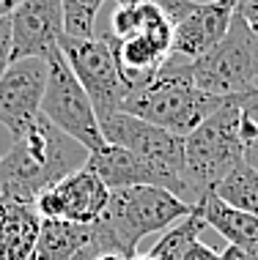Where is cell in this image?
I'll return each mask as SVG.
<instances>
[{"label": "cell", "mask_w": 258, "mask_h": 260, "mask_svg": "<svg viewBox=\"0 0 258 260\" xmlns=\"http://www.w3.org/2000/svg\"><path fill=\"white\" fill-rule=\"evenodd\" d=\"M88 151L61 129L39 118L25 135L14 137L11 151L0 159V200L36 206L47 189L85 167Z\"/></svg>", "instance_id": "1"}, {"label": "cell", "mask_w": 258, "mask_h": 260, "mask_svg": "<svg viewBox=\"0 0 258 260\" xmlns=\"http://www.w3.org/2000/svg\"><path fill=\"white\" fill-rule=\"evenodd\" d=\"M192 211L190 203L159 186L113 189L104 214L91 224V241L99 252H121L135 257L146 236L168 230Z\"/></svg>", "instance_id": "2"}, {"label": "cell", "mask_w": 258, "mask_h": 260, "mask_svg": "<svg viewBox=\"0 0 258 260\" xmlns=\"http://www.w3.org/2000/svg\"><path fill=\"white\" fill-rule=\"evenodd\" d=\"M225 99L209 96L206 90L195 85L192 77L187 74V60L170 55L165 60V66L146 85L127 93L121 112L140 118L146 123H154L176 137H187Z\"/></svg>", "instance_id": "3"}, {"label": "cell", "mask_w": 258, "mask_h": 260, "mask_svg": "<svg viewBox=\"0 0 258 260\" xmlns=\"http://www.w3.org/2000/svg\"><path fill=\"white\" fill-rule=\"evenodd\" d=\"M242 161H245L242 110L239 96H234L184 137V181L192 206L204 194L214 192L220 181Z\"/></svg>", "instance_id": "4"}, {"label": "cell", "mask_w": 258, "mask_h": 260, "mask_svg": "<svg viewBox=\"0 0 258 260\" xmlns=\"http://www.w3.org/2000/svg\"><path fill=\"white\" fill-rule=\"evenodd\" d=\"M187 74L200 90L217 99H234L253 90L258 77V39L236 11L225 39L198 60H187Z\"/></svg>", "instance_id": "5"}, {"label": "cell", "mask_w": 258, "mask_h": 260, "mask_svg": "<svg viewBox=\"0 0 258 260\" xmlns=\"http://www.w3.org/2000/svg\"><path fill=\"white\" fill-rule=\"evenodd\" d=\"M102 135L104 143L127 148L137 159H143L159 175L162 189L190 203V189L184 181V137H176L154 123L127 115V112H116L113 118H107L102 123Z\"/></svg>", "instance_id": "6"}, {"label": "cell", "mask_w": 258, "mask_h": 260, "mask_svg": "<svg viewBox=\"0 0 258 260\" xmlns=\"http://www.w3.org/2000/svg\"><path fill=\"white\" fill-rule=\"evenodd\" d=\"M58 47L72 74L77 77V82L94 104L99 126L107 118H113L116 112H121V104L127 99V85H124L121 72H118L107 33L94 39H74L69 33H61Z\"/></svg>", "instance_id": "7"}, {"label": "cell", "mask_w": 258, "mask_h": 260, "mask_svg": "<svg viewBox=\"0 0 258 260\" xmlns=\"http://www.w3.org/2000/svg\"><path fill=\"white\" fill-rule=\"evenodd\" d=\"M47 66H50V74H47L44 99H41V118H47L55 129H61L74 143H80L88 153L104 148L107 143H104L94 104L77 82V77L72 74L64 55L58 52L52 60H47Z\"/></svg>", "instance_id": "8"}, {"label": "cell", "mask_w": 258, "mask_h": 260, "mask_svg": "<svg viewBox=\"0 0 258 260\" xmlns=\"http://www.w3.org/2000/svg\"><path fill=\"white\" fill-rule=\"evenodd\" d=\"M47 60L25 58L6 69L0 77V126L14 137L25 135L41 118V99L47 88Z\"/></svg>", "instance_id": "9"}, {"label": "cell", "mask_w": 258, "mask_h": 260, "mask_svg": "<svg viewBox=\"0 0 258 260\" xmlns=\"http://www.w3.org/2000/svg\"><path fill=\"white\" fill-rule=\"evenodd\" d=\"M110 200V189L91 167H80L64 181H58L52 189L36 200L41 219H58L72 224H94L104 214Z\"/></svg>", "instance_id": "10"}, {"label": "cell", "mask_w": 258, "mask_h": 260, "mask_svg": "<svg viewBox=\"0 0 258 260\" xmlns=\"http://www.w3.org/2000/svg\"><path fill=\"white\" fill-rule=\"evenodd\" d=\"M11 19V63L25 58L52 60L61 52L58 36L64 30L61 0H19Z\"/></svg>", "instance_id": "11"}, {"label": "cell", "mask_w": 258, "mask_h": 260, "mask_svg": "<svg viewBox=\"0 0 258 260\" xmlns=\"http://www.w3.org/2000/svg\"><path fill=\"white\" fill-rule=\"evenodd\" d=\"M234 14H236V6L231 0H206V3H198L184 19H179L173 25L170 55L181 60L204 58L206 52H212L225 39Z\"/></svg>", "instance_id": "12"}, {"label": "cell", "mask_w": 258, "mask_h": 260, "mask_svg": "<svg viewBox=\"0 0 258 260\" xmlns=\"http://www.w3.org/2000/svg\"><path fill=\"white\" fill-rule=\"evenodd\" d=\"M85 165L104 181V186L110 192L113 189H129V186H159L162 189L159 175L143 159H137L132 151L118 148V145L107 143L104 148L88 153Z\"/></svg>", "instance_id": "13"}, {"label": "cell", "mask_w": 258, "mask_h": 260, "mask_svg": "<svg viewBox=\"0 0 258 260\" xmlns=\"http://www.w3.org/2000/svg\"><path fill=\"white\" fill-rule=\"evenodd\" d=\"M41 216L33 206L0 200V260H31Z\"/></svg>", "instance_id": "14"}, {"label": "cell", "mask_w": 258, "mask_h": 260, "mask_svg": "<svg viewBox=\"0 0 258 260\" xmlns=\"http://www.w3.org/2000/svg\"><path fill=\"white\" fill-rule=\"evenodd\" d=\"M107 39H110V47H113L121 80H124V85H127V93L146 85V82L165 66V60L170 58L168 52L159 50L154 41L146 39V36H132V39L118 41L107 33Z\"/></svg>", "instance_id": "15"}, {"label": "cell", "mask_w": 258, "mask_h": 260, "mask_svg": "<svg viewBox=\"0 0 258 260\" xmlns=\"http://www.w3.org/2000/svg\"><path fill=\"white\" fill-rule=\"evenodd\" d=\"M195 206L204 214L206 228H214L228 244L242 247V249H250L258 244V216H250L239 208H231L214 192L204 194Z\"/></svg>", "instance_id": "16"}, {"label": "cell", "mask_w": 258, "mask_h": 260, "mask_svg": "<svg viewBox=\"0 0 258 260\" xmlns=\"http://www.w3.org/2000/svg\"><path fill=\"white\" fill-rule=\"evenodd\" d=\"M91 241V224L41 219L31 260H72Z\"/></svg>", "instance_id": "17"}, {"label": "cell", "mask_w": 258, "mask_h": 260, "mask_svg": "<svg viewBox=\"0 0 258 260\" xmlns=\"http://www.w3.org/2000/svg\"><path fill=\"white\" fill-rule=\"evenodd\" d=\"M214 194L222 203H228L231 208H239L250 216H258V170L250 167L247 161L236 165L217 184Z\"/></svg>", "instance_id": "18"}, {"label": "cell", "mask_w": 258, "mask_h": 260, "mask_svg": "<svg viewBox=\"0 0 258 260\" xmlns=\"http://www.w3.org/2000/svg\"><path fill=\"white\" fill-rule=\"evenodd\" d=\"M204 228H206L204 214L198 211V206H192V211L184 216V219H179L173 228L165 230L162 238L151 247L149 255L154 260H181V255L198 241V236H200Z\"/></svg>", "instance_id": "19"}, {"label": "cell", "mask_w": 258, "mask_h": 260, "mask_svg": "<svg viewBox=\"0 0 258 260\" xmlns=\"http://www.w3.org/2000/svg\"><path fill=\"white\" fill-rule=\"evenodd\" d=\"M104 0H61L64 30L74 39H94V25Z\"/></svg>", "instance_id": "20"}, {"label": "cell", "mask_w": 258, "mask_h": 260, "mask_svg": "<svg viewBox=\"0 0 258 260\" xmlns=\"http://www.w3.org/2000/svg\"><path fill=\"white\" fill-rule=\"evenodd\" d=\"M242 110V140H245V161L258 170V88L239 96Z\"/></svg>", "instance_id": "21"}, {"label": "cell", "mask_w": 258, "mask_h": 260, "mask_svg": "<svg viewBox=\"0 0 258 260\" xmlns=\"http://www.w3.org/2000/svg\"><path fill=\"white\" fill-rule=\"evenodd\" d=\"M146 11H149V3L140 6H118L110 17V36L124 41L132 36H140L143 25H146Z\"/></svg>", "instance_id": "22"}, {"label": "cell", "mask_w": 258, "mask_h": 260, "mask_svg": "<svg viewBox=\"0 0 258 260\" xmlns=\"http://www.w3.org/2000/svg\"><path fill=\"white\" fill-rule=\"evenodd\" d=\"M116 3H118V6H140V3L157 6V9L162 11L173 25H176L179 19H184L187 14H190L195 6H198V0H116Z\"/></svg>", "instance_id": "23"}, {"label": "cell", "mask_w": 258, "mask_h": 260, "mask_svg": "<svg viewBox=\"0 0 258 260\" xmlns=\"http://www.w3.org/2000/svg\"><path fill=\"white\" fill-rule=\"evenodd\" d=\"M11 66V19H0V77Z\"/></svg>", "instance_id": "24"}, {"label": "cell", "mask_w": 258, "mask_h": 260, "mask_svg": "<svg viewBox=\"0 0 258 260\" xmlns=\"http://www.w3.org/2000/svg\"><path fill=\"white\" fill-rule=\"evenodd\" d=\"M181 260H220V252L214 249V247H209V244L195 241L192 247L181 255Z\"/></svg>", "instance_id": "25"}, {"label": "cell", "mask_w": 258, "mask_h": 260, "mask_svg": "<svg viewBox=\"0 0 258 260\" xmlns=\"http://www.w3.org/2000/svg\"><path fill=\"white\" fill-rule=\"evenodd\" d=\"M236 11L242 14V19H245L247 27L253 30V36L258 39V0H247V3H242Z\"/></svg>", "instance_id": "26"}, {"label": "cell", "mask_w": 258, "mask_h": 260, "mask_svg": "<svg viewBox=\"0 0 258 260\" xmlns=\"http://www.w3.org/2000/svg\"><path fill=\"white\" fill-rule=\"evenodd\" d=\"M220 260H253V257H250V252H247V249H242V247H234V244H228V247L220 252Z\"/></svg>", "instance_id": "27"}, {"label": "cell", "mask_w": 258, "mask_h": 260, "mask_svg": "<svg viewBox=\"0 0 258 260\" xmlns=\"http://www.w3.org/2000/svg\"><path fill=\"white\" fill-rule=\"evenodd\" d=\"M96 255H99V249L94 247V241H88L85 247H82V249L77 252V255L72 257V260H96Z\"/></svg>", "instance_id": "28"}, {"label": "cell", "mask_w": 258, "mask_h": 260, "mask_svg": "<svg viewBox=\"0 0 258 260\" xmlns=\"http://www.w3.org/2000/svg\"><path fill=\"white\" fill-rule=\"evenodd\" d=\"M17 3H19V0H0V19L9 17V14L17 9Z\"/></svg>", "instance_id": "29"}, {"label": "cell", "mask_w": 258, "mask_h": 260, "mask_svg": "<svg viewBox=\"0 0 258 260\" xmlns=\"http://www.w3.org/2000/svg\"><path fill=\"white\" fill-rule=\"evenodd\" d=\"M96 260H132V257L121 255V252H99V255H96Z\"/></svg>", "instance_id": "30"}, {"label": "cell", "mask_w": 258, "mask_h": 260, "mask_svg": "<svg viewBox=\"0 0 258 260\" xmlns=\"http://www.w3.org/2000/svg\"><path fill=\"white\" fill-rule=\"evenodd\" d=\"M132 260H154V257H151V255H135Z\"/></svg>", "instance_id": "31"}, {"label": "cell", "mask_w": 258, "mask_h": 260, "mask_svg": "<svg viewBox=\"0 0 258 260\" xmlns=\"http://www.w3.org/2000/svg\"><path fill=\"white\" fill-rule=\"evenodd\" d=\"M231 3L236 6V9H239V6H242V3H247V0H231Z\"/></svg>", "instance_id": "32"}, {"label": "cell", "mask_w": 258, "mask_h": 260, "mask_svg": "<svg viewBox=\"0 0 258 260\" xmlns=\"http://www.w3.org/2000/svg\"><path fill=\"white\" fill-rule=\"evenodd\" d=\"M0 159H3V156H0Z\"/></svg>", "instance_id": "33"}]
</instances>
